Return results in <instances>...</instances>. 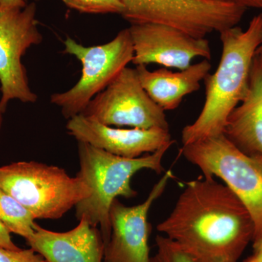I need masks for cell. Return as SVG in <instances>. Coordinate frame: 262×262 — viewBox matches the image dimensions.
<instances>
[{
  "mask_svg": "<svg viewBox=\"0 0 262 262\" xmlns=\"http://www.w3.org/2000/svg\"><path fill=\"white\" fill-rule=\"evenodd\" d=\"M253 251L262 252V233L253 239Z\"/></svg>",
  "mask_w": 262,
  "mask_h": 262,
  "instance_id": "cb8c5ba5",
  "label": "cell"
},
{
  "mask_svg": "<svg viewBox=\"0 0 262 262\" xmlns=\"http://www.w3.org/2000/svg\"><path fill=\"white\" fill-rule=\"evenodd\" d=\"M63 44V53L76 57L82 63V75L69 91L51 95V102L61 108L63 117L70 120L83 113L90 101L132 62L134 52L128 28L100 46L86 47L70 37Z\"/></svg>",
  "mask_w": 262,
  "mask_h": 262,
  "instance_id": "8992f818",
  "label": "cell"
},
{
  "mask_svg": "<svg viewBox=\"0 0 262 262\" xmlns=\"http://www.w3.org/2000/svg\"><path fill=\"white\" fill-rule=\"evenodd\" d=\"M68 232H57L36 223L27 244L48 262H102L104 243L98 227L85 219Z\"/></svg>",
  "mask_w": 262,
  "mask_h": 262,
  "instance_id": "4fadbf2b",
  "label": "cell"
},
{
  "mask_svg": "<svg viewBox=\"0 0 262 262\" xmlns=\"http://www.w3.org/2000/svg\"><path fill=\"white\" fill-rule=\"evenodd\" d=\"M220 34V63L205 78L204 104L195 121L183 129V145L224 134L229 115L247 93L253 58L262 42V13L251 19L246 30L236 26Z\"/></svg>",
  "mask_w": 262,
  "mask_h": 262,
  "instance_id": "7a4b0ae2",
  "label": "cell"
},
{
  "mask_svg": "<svg viewBox=\"0 0 262 262\" xmlns=\"http://www.w3.org/2000/svg\"><path fill=\"white\" fill-rule=\"evenodd\" d=\"M0 262H48L32 248L8 250L0 248Z\"/></svg>",
  "mask_w": 262,
  "mask_h": 262,
  "instance_id": "d6986e66",
  "label": "cell"
},
{
  "mask_svg": "<svg viewBox=\"0 0 262 262\" xmlns=\"http://www.w3.org/2000/svg\"><path fill=\"white\" fill-rule=\"evenodd\" d=\"M157 229L198 262H238L255 234L242 202L226 184L204 176L186 183Z\"/></svg>",
  "mask_w": 262,
  "mask_h": 262,
  "instance_id": "6da1fadb",
  "label": "cell"
},
{
  "mask_svg": "<svg viewBox=\"0 0 262 262\" xmlns=\"http://www.w3.org/2000/svg\"><path fill=\"white\" fill-rule=\"evenodd\" d=\"M212 1L222 2V3H230L248 8H255L262 10V0H212Z\"/></svg>",
  "mask_w": 262,
  "mask_h": 262,
  "instance_id": "44dd1931",
  "label": "cell"
},
{
  "mask_svg": "<svg viewBox=\"0 0 262 262\" xmlns=\"http://www.w3.org/2000/svg\"><path fill=\"white\" fill-rule=\"evenodd\" d=\"M155 243L157 251L150 258V262H198L165 236L158 234Z\"/></svg>",
  "mask_w": 262,
  "mask_h": 262,
  "instance_id": "ac0fdd59",
  "label": "cell"
},
{
  "mask_svg": "<svg viewBox=\"0 0 262 262\" xmlns=\"http://www.w3.org/2000/svg\"><path fill=\"white\" fill-rule=\"evenodd\" d=\"M3 114H4V113H3V112L2 111L1 108H0V129H1L2 125H3Z\"/></svg>",
  "mask_w": 262,
  "mask_h": 262,
  "instance_id": "484cf974",
  "label": "cell"
},
{
  "mask_svg": "<svg viewBox=\"0 0 262 262\" xmlns=\"http://www.w3.org/2000/svg\"><path fill=\"white\" fill-rule=\"evenodd\" d=\"M173 177L172 170H167L146 201L137 206H125L117 198L113 202L110 210L112 233L105 247L104 262H150L151 225L148 222V213Z\"/></svg>",
  "mask_w": 262,
  "mask_h": 262,
  "instance_id": "8fae6325",
  "label": "cell"
},
{
  "mask_svg": "<svg viewBox=\"0 0 262 262\" xmlns=\"http://www.w3.org/2000/svg\"><path fill=\"white\" fill-rule=\"evenodd\" d=\"M243 262H262V252L253 251L252 254L246 258Z\"/></svg>",
  "mask_w": 262,
  "mask_h": 262,
  "instance_id": "603a6c76",
  "label": "cell"
},
{
  "mask_svg": "<svg viewBox=\"0 0 262 262\" xmlns=\"http://www.w3.org/2000/svg\"><path fill=\"white\" fill-rule=\"evenodd\" d=\"M0 248L8 250L20 249L12 241L10 232L0 221Z\"/></svg>",
  "mask_w": 262,
  "mask_h": 262,
  "instance_id": "ffe728a7",
  "label": "cell"
},
{
  "mask_svg": "<svg viewBox=\"0 0 262 262\" xmlns=\"http://www.w3.org/2000/svg\"><path fill=\"white\" fill-rule=\"evenodd\" d=\"M80 115L108 126L169 130L165 111L141 85L136 69L127 67L90 101Z\"/></svg>",
  "mask_w": 262,
  "mask_h": 262,
  "instance_id": "9c48e42d",
  "label": "cell"
},
{
  "mask_svg": "<svg viewBox=\"0 0 262 262\" xmlns=\"http://www.w3.org/2000/svg\"><path fill=\"white\" fill-rule=\"evenodd\" d=\"M170 146L130 159L78 141L80 170L77 176L89 186L91 194L75 206L76 217L78 220L85 219L91 225L99 228L105 247L111 237L112 203L118 196L130 199L137 195L130 184L131 179L137 172L144 169L159 174L164 171L162 162Z\"/></svg>",
  "mask_w": 262,
  "mask_h": 262,
  "instance_id": "3957f363",
  "label": "cell"
},
{
  "mask_svg": "<svg viewBox=\"0 0 262 262\" xmlns=\"http://www.w3.org/2000/svg\"><path fill=\"white\" fill-rule=\"evenodd\" d=\"M256 58H258L260 61L262 62V42L261 44L258 46L257 50L256 51V54H255Z\"/></svg>",
  "mask_w": 262,
  "mask_h": 262,
  "instance_id": "d4e9b609",
  "label": "cell"
},
{
  "mask_svg": "<svg viewBox=\"0 0 262 262\" xmlns=\"http://www.w3.org/2000/svg\"><path fill=\"white\" fill-rule=\"evenodd\" d=\"M211 69L209 60L191 64L187 69L173 72L168 68L149 71L146 66H136L141 85L151 99L164 111L178 108L183 99L201 89Z\"/></svg>",
  "mask_w": 262,
  "mask_h": 262,
  "instance_id": "9a60e30c",
  "label": "cell"
},
{
  "mask_svg": "<svg viewBox=\"0 0 262 262\" xmlns=\"http://www.w3.org/2000/svg\"><path fill=\"white\" fill-rule=\"evenodd\" d=\"M37 6H0V108L5 113L10 101L34 103L37 96L29 85L22 58L29 48L42 41L38 29Z\"/></svg>",
  "mask_w": 262,
  "mask_h": 262,
  "instance_id": "ba28073f",
  "label": "cell"
},
{
  "mask_svg": "<svg viewBox=\"0 0 262 262\" xmlns=\"http://www.w3.org/2000/svg\"><path fill=\"white\" fill-rule=\"evenodd\" d=\"M0 188L13 196L34 219L58 220L91 194L79 177L63 168L37 162H17L0 167Z\"/></svg>",
  "mask_w": 262,
  "mask_h": 262,
  "instance_id": "277c9868",
  "label": "cell"
},
{
  "mask_svg": "<svg viewBox=\"0 0 262 262\" xmlns=\"http://www.w3.org/2000/svg\"><path fill=\"white\" fill-rule=\"evenodd\" d=\"M136 66L158 64L184 70L194 58L211 60L206 38H196L170 26L159 24H132L129 27Z\"/></svg>",
  "mask_w": 262,
  "mask_h": 262,
  "instance_id": "30bf717a",
  "label": "cell"
},
{
  "mask_svg": "<svg viewBox=\"0 0 262 262\" xmlns=\"http://www.w3.org/2000/svg\"><path fill=\"white\" fill-rule=\"evenodd\" d=\"M224 134L246 154L262 156V62L256 56L247 93L227 118Z\"/></svg>",
  "mask_w": 262,
  "mask_h": 262,
  "instance_id": "5bb4252c",
  "label": "cell"
},
{
  "mask_svg": "<svg viewBox=\"0 0 262 262\" xmlns=\"http://www.w3.org/2000/svg\"><path fill=\"white\" fill-rule=\"evenodd\" d=\"M34 215L13 196L0 188V221L10 233L27 241L34 232Z\"/></svg>",
  "mask_w": 262,
  "mask_h": 262,
  "instance_id": "2e32d148",
  "label": "cell"
},
{
  "mask_svg": "<svg viewBox=\"0 0 262 262\" xmlns=\"http://www.w3.org/2000/svg\"><path fill=\"white\" fill-rule=\"evenodd\" d=\"M67 7L82 13L89 14L121 15L124 5L121 0H62Z\"/></svg>",
  "mask_w": 262,
  "mask_h": 262,
  "instance_id": "e0dca14e",
  "label": "cell"
},
{
  "mask_svg": "<svg viewBox=\"0 0 262 262\" xmlns=\"http://www.w3.org/2000/svg\"><path fill=\"white\" fill-rule=\"evenodd\" d=\"M36 1H38V0H36Z\"/></svg>",
  "mask_w": 262,
  "mask_h": 262,
  "instance_id": "4316f807",
  "label": "cell"
},
{
  "mask_svg": "<svg viewBox=\"0 0 262 262\" xmlns=\"http://www.w3.org/2000/svg\"><path fill=\"white\" fill-rule=\"evenodd\" d=\"M181 152L207 177H216L238 198L252 217L254 237L262 233V156L248 155L225 134L183 145Z\"/></svg>",
  "mask_w": 262,
  "mask_h": 262,
  "instance_id": "5b68a950",
  "label": "cell"
},
{
  "mask_svg": "<svg viewBox=\"0 0 262 262\" xmlns=\"http://www.w3.org/2000/svg\"><path fill=\"white\" fill-rule=\"evenodd\" d=\"M122 16L132 24H159L196 38L236 27L246 8L212 0H121Z\"/></svg>",
  "mask_w": 262,
  "mask_h": 262,
  "instance_id": "52a82bcc",
  "label": "cell"
},
{
  "mask_svg": "<svg viewBox=\"0 0 262 262\" xmlns=\"http://www.w3.org/2000/svg\"><path fill=\"white\" fill-rule=\"evenodd\" d=\"M67 130L77 141L87 143L122 158H137L174 144L168 129L118 128L103 125L82 115L69 120Z\"/></svg>",
  "mask_w": 262,
  "mask_h": 262,
  "instance_id": "7c38bea8",
  "label": "cell"
},
{
  "mask_svg": "<svg viewBox=\"0 0 262 262\" xmlns=\"http://www.w3.org/2000/svg\"><path fill=\"white\" fill-rule=\"evenodd\" d=\"M27 0H0V6L4 8H25Z\"/></svg>",
  "mask_w": 262,
  "mask_h": 262,
  "instance_id": "7402d4cb",
  "label": "cell"
}]
</instances>
